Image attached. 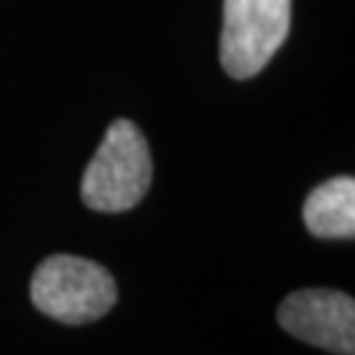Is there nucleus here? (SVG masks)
Segmentation results:
<instances>
[{
	"instance_id": "7ed1b4c3",
	"label": "nucleus",
	"mask_w": 355,
	"mask_h": 355,
	"mask_svg": "<svg viewBox=\"0 0 355 355\" xmlns=\"http://www.w3.org/2000/svg\"><path fill=\"white\" fill-rule=\"evenodd\" d=\"M292 0H224L221 64L229 76L250 79L274 58L290 32Z\"/></svg>"
},
{
	"instance_id": "20e7f679",
	"label": "nucleus",
	"mask_w": 355,
	"mask_h": 355,
	"mask_svg": "<svg viewBox=\"0 0 355 355\" xmlns=\"http://www.w3.org/2000/svg\"><path fill=\"white\" fill-rule=\"evenodd\" d=\"M279 324L303 343L334 355L355 353V303L337 290H300L282 300Z\"/></svg>"
},
{
	"instance_id": "39448f33",
	"label": "nucleus",
	"mask_w": 355,
	"mask_h": 355,
	"mask_svg": "<svg viewBox=\"0 0 355 355\" xmlns=\"http://www.w3.org/2000/svg\"><path fill=\"white\" fill-rule=\"evenodd\" d=\"M303 221L313 237L353 240L355 234V179L334 177L308 195Z\"/></svg>"
},
{
	"instance_id": "f257e3e1",
	"label": "nucleus",
	"mask_w": 355,
	"mask_h": 355,
	"mask_svg": "<svg viewBox=\"0 0 355 355\" xmlns=\"http://www.w3.org/2000/svg\"><path fill=\"white\" fill-rule=\"evenodd\" d=\"M148 140L129 119L114 121L82 177V200L101 214H124L150 190Z\"/></svg>"
},
{
	"instance_id": "f03ea898",
	"label": "nucleus",
	"mask_w": 355,
	"mask_h": 355,
	"mask_svg": "<svg viewBox=\"0 0 355 355\" xmlns=\"http://www.w3.org/2000/svg\"><path fill=\"white\" fill-rule=\"evenodd\" d=\"M116 282L95 261L79 255H51L32 277V303L61 324H89L116 305Z\"/></svg>"
}]
</instances>
